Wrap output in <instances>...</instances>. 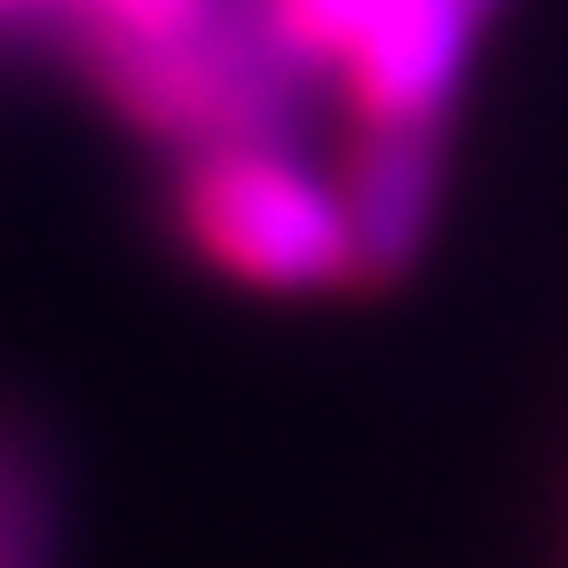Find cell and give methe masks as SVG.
Returning a JSON list of instances; mask_svg holds the SVG:
<instances>
[{"label": "cell", "mask_w": 568, "mask_h": 568, "mask_svg": "<svg viewBox=\"0 0 568 568\" xmlns=\"http://www.w3.org/2000/svg\"><path fill=\"white\" fill-rule=\"evenodd\" d=\"M174 222L197 245V261H213L253 293H339V284H355L339 182H316L268 134L205 142L182 166Z\"/></svg>", "instance_id": "6da1fadb"}, {"label": "cell", "mask_w": 568, "mask_h": 568, "mask_svg": "<svg viewBox=\"0 0 568 568\" xmlns=\"http://www.w3.org/2000/svg\"><path fill=\"white\" fill-rule=\"evenodd\" d=\"M88 71L95 88L142 126L166 142H253L276 126L284 95H276V40H245L222 17H205L190 32H88Z\"/></svg>", "instance_id": "7a4b0ae2"}, {"label": "cell", "mask_w": 568, "mask_h": 568, "mask_svg": "<svg viewBox=\"0 0 568 568\" xmlns=\"http://www.w3.org/2000/svg\"><path fill=\"white\" fill-rule=\"evenodd\" d=\"M347 237H355V284H395L443 205V126H364L339 174Z\"/></svg>", "instance_id": "3957f363"}, {"label": "cell", "mask_w": 568, "mask_h": 568, "mask_svg": "<svg viewBox=\"0 0 568 568\" xmlns=\"http://www.w3.org/2000/svg\"><path fill=\"white\" fill-rule=\"evenodd\" d=\"M55 506H48V458L17 418H0V568H48Z\"/></svg>", "instance_id": "277c9868"}, {"label": "cell", "mask_w": 568, "mask_h": 568, "mask_svg": "<svg viewBox=\"0 0 568 568\" xmlns=\"http://www.w3.org/2000/svg\"><path fill=\"white\" fill-rule=\"evenodd\" d=\"M379 17H395V0H261V32L276 40V55L332 71L379 32Z\"/></svg>", "instance_id": "5b68a950"}, {"label": "cell", "mask_w": 568, "mask_h": 568, "mask_svg": "<svg viewBox=\"0 0 568 568\" xmlns=\"http://www.w3.org/2000/svg\"><path fill=\"white\" fill-rule=\"evenodd\" d=\"M0 9H71L80 17V32H190L213 17V0H0Z\"/></svg>", "instance_id": "8992f818"}]
</instances>
